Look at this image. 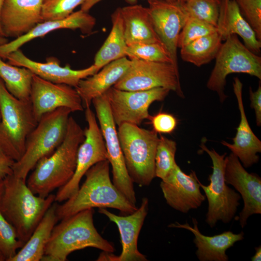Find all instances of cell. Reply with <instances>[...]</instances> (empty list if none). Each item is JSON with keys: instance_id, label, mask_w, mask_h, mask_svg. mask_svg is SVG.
Masks as SVG:
<instances>
[{"instance_id": "22", "label": "cell", "mask_w": 261, "mask_h": 261, "mask_svg": "<svg viewBox=\"0 0 261 261\" xmlns=\"http://www.w3.org/2000/svg\"><path fill=\"white\" fill-rule=\"evenodd\" d=\"M242 87L240 79L234 77L233 89L237 101L240 121L235 136L232 139L233 143L224 141L221 143L237 156L244 167L248 168L259 160L257 154L261 152V141L253 133L246 118L242 98Z\"/></svg>"}, {"instance_id": "44", "label": "cell", "mask_w": 261, "mask_h": 261, "mask_svg": "<svg viewBox=\"0 0 261 261\" xmlns=\"http://www.w3.org/2000/svg\"><path fill=\"white\" fill-rule=\"evenodd\" d=\"M8 41L6 38L4 37H0V45L7 43Z\"/></svg>"}, {"instance_id": "3", "label": "cell", "mask_w": 261, "mask_h": 261, "mask_svg": "<svg viewBox=\"0 0 261 261\" xmlns=\"http://www.w3.org/2000/svg\"><path fill=\"white\" fill-rule=\"evenodd\" d=\"M93 208L81 211L56 225L45 246L43 261H65L72 252L87 247L113 253L114 245L98 232L93 222Z\"/></svg>"}, {"instance_id": "26", "label": "cell", "mask_w": 261, "mask_h": 261, "mask_svg": "<svg viewBox=\"0 0 261 261\" xmlns=\"http://www.w3.org/2000/svg\"><path fill=\"white\" fill-rule=\"evenodd\" d=\"M120 8L127 46L139 43H162L154 30L147 7L132 5Z\"/></svg>"}, {"instance_id": "7", "label": "cell", "mask_w": 261, "mask_h": 261, "mask_svg": "<svg viewBox=\"0 0 261 261\" xmlns=\"http://www.w3.org/2000/svg\"><path fill=\"white\" fill-rule=\"evenodd\" d=\"M0 145L15 161L24 153L27 138L38 123L30 101L19 100L0 78Z\"/></svg>"}, {"instance_id": "9", "label": "cell", "mask_w": 261, "mask_h": 261, "mask_svg": "<svg viewBox=\"0 0 261 261\" xmlns=\"http://www.w3.org/2000/svg\"><path fill=\"white\" fill-rule=\"evenodd\" d=\"M215 59L207 87L218 94L221 102L227 97L225 87L229 74L244 73L261 79V57L248 49L236 34L224 40Z\"/></svg>"}, {"instance_id": "2", "label": "cell", "mask_w": 261, "mask_h": 261, "mask_svg": "<svg viewBox=\"0 0 261 261\" xmlns=\"http://www.w3.org/2000/svg\"><path fill=\"white\" fill-rule=\"evenodd\" d=\"M109 166L106 160L88 169L85 175V182L77 192L63 204L57 205L58 219L95 207L116 209L123 216L137 209L136 206L129 202L114 185L110 177Z\"/></svg>"}, {"instance_id": "42", "label": "cell", "mask_w": 261, "mask_h": 261, "mask_svg": "<svg viewBox=\"0 0 261 261\" xmlns=\"http://www.w3.org/2000/svg\"><path fill=\"white\" fill-rule=\"evenodd\" d=\"M255 253L251 257L252 261H260L261 260V246L255 247Z\"/></svg>"}, {"instance_id": "38", "label": "cell", "mask_w": 261, "mask_h": 261, "mask_svg": "<svg viewBox=\"0 0 261 261\" xmlns=\"http://www.w3.org/2000/svg\"><path fill=\"white\" fill-rule=\"evenodd\" d=\"M153 130L160 133H171L177 125L176 118L172 114L160 112L154 116H149L148 119Z\"/></svg>"}, {"instance_id": "31", "label": "cell", "mask_w": 261, "mask_h": 261, "mask_svg": "<svg viewBox=\"0 0 261 261\" xmlns=\"http://www.w3.org/2000/svg\"><path fill=\"white\" fill-rule=\"evenodd\" d=\"M180 3L188 17L198 19L217 28L221 0H187Z\"/></svg>"}, {"instance_id": "13", "label": "cell", "mask_w": 261, "mask_h": 261, "mask_svg": "<svg viewBox=\"0 0 261 261\" xmlns=\"http://www.w3.org/2000/svg\"><path fill=\"white\" fill-rule=\"evenodd\" d=\"M171 90L164 87L126 91L112 87L105 92L114 121L139 126L150 115L148 108L154 102L162 101Z\"/></svg>"}, {"instance_id": "18", "label": "cell", "mask_w": 261, "mask_h": 261, "mask_svg": "<svg viewBox=\"0 0 261 261\" xmlns=\"http://www.w3.org/2000/svg\"><path fill=\"white\" fill-rule=\"evenodd\" d=\"M166 203L183 213L199 208L206 199L194 171L185 174L176 164L160 183Z\"/></svg>"}, {"instance_id": "5", "label": "cell", "mask_w": 261, "mask_h": 261, "mask_svg": "<svg viewBox=\"0 0 261 261\" xmlns=\"http://www.w3.org/2000/svg\"><path fill=\"white\" fill-rule=\"evenodd\" d=\"M72 111L60 107L44 114L28 136L25 152L13 166V174L26 180L29 172L42 158L51 154L66 135Z\"/></svg>"}, {"instance_id": "46", "label": "cell", "mask_w": 261, "mask_h": 261, "mask_svg": "<svg viewBox=\"0 0 261 261\" xmlns=\"http://www.w3.org/2000/svg\"><path fill=\"white\" fill-rule=\"evenodd\" d=\"M5 261V259L3 257V256L0 253V261Z\"/></svg>"}, {"instance_id": "25", "label": "cell", "mask_w": 261, "mask_h": 261, "mask_svg": "<svg viewBox=\"0 0 261 261\" xmlns=\"http://www.w3.org/2000/svg\"><path fill=\"white\" fill-rule=\"evenodd\" d=\"M130 64L126 57L113 61L103 66L101 71L81 79L76 90L84 107L90 106L92 100L103 94L125 74Z\"/></svg>"}, {"instance_id": "35", "label": "cell", "mask_w": 261, "mask_h": 261, "mask_svg": "<svg viewBox=\"0 0 261 261\" xmlns=\"http://www.w3.org/2000/svg\"><path fill=\"white\" fill-rule=\"evenodd\" d=\"M84 0H43V21L64 19L73 12Z\"/></svg>"}, {"instance_id": "21", "label": "cell", "mask_w": 261, "mask_h": 261, "mask_svg": "<svg viewBox=\"0 0 261 261\" xmlns=\"http://www.w3.org/2000/svg\"><path fill=\"white\" fill-rule=\"evenodd\" d=\"M96 24L94 17L81 9L60 20L43 21L26 34L0 45V58L4 59L8 54L18 49L35 38L44 37L59 29H79L83 34H90Z\"/></svg>"}, {"instance_id": "37", "label": "cell", "mask_w": 261, "mask_h": 261, "mask_svg": "<svg viewBox=\"0 0 261 261\" xmlns=\"http://www.w3.org/2000/svg\"><path fill=\"white\" fill-rule=\"evenodd\" d=\"M240 11L261 41V0H235Z\"/></svg>"}, {"instance_id": "12", "label": "cell", "mask_w": 261, "mask_h": 261, "mask_svg": "<svg viewBox=\"0 0 261 261\" xmlns=\"http://www.w3.org/2000/svg\"><path fill=\"white\" fill-rule=\"evenodd\" d=\"M87 127L84 130L85 139L79 145L77 155L76 167L73 175L55 195V202L65 201L78 190L80 182L86 172L97 163L107 160L104 140L90 106L85 108Z\"/></svg>"}, {"instance_id": "29", "label": "cell", "mask_w": 261, "mask_h": 261, "mask_svg": "<svg viewBox=\"0 0 261 261\" xmlns=\"http://www.w3.org/2000/svg\"><path fill=\"white\" fill-rule=\"evenodd\" d=\"M217 32L200 38L180 48V57L184 61L200 67L215 58L222 45Z\"/></svg>"}, {"instance_id": "23", "label": "cell", "mask_w": 261, "mask_h": 261, "mask_svg": "<svg viewBox=\"0 0 261 261\" xmlns=\"http://www.w3.org/2000/svg\"><path fill=\"white\" fill-rule=\"evenodd\" d=\"M193 227L188 223L180 224L175 222L170 224V228H182L190 231L194 235L193 242L197 249L196 255L200 261H228L226 250L234 244L244 239L243 232L236 234L228 231L213 236L204 235L198 228L197 220L192 218Z\"/></svg>"}, {"instance_id": "8", "label": "cell", "mask_w": 261, "mask_h": 261, "mask_svg": "<svg viewBox=\"0 0 261 261\" xmlns=\"http://www.w3.org/2000/svg\"><path fill=\"white\" fill-rule=\"evenodd\" d=\"M200 146L209 156L213 164L212 173L209 175L210 184L204 185L199 180V183L204 191L208 202L205 221L211 228H213L218 221L228 223L232 220L240 205L239 201L241 197L226 183V153L220 155L214 149H208L203 141Z\"/></svg>"}, {"instance_id": "33", "label": "cell", "mask_w": 261, "mask_h": 261, "mask_svg": "<svg viewBox=\"0 0 261 261\" xmlns=\"http://www.w3.org/2000/svg\"><path fill=\"white\" fill-rule=\"evenodd\" d=\"M127 56L130 59H138L172 64L166 47L160 43H139L127 46Z\"/></svg>"}, {"instance_id": "43", "label": "cell", "mask_w": 261, "mask_h": 261, "mask_svg": "<svg viewBox=\"0 0 261 261\" xmlns=\"http://www.w3.org/2000/svg\"><path fill=\"white\" fill-rule=\"evenodd\" d=\"M4 189V181L3 180H0V201Z\"/></svg>"}, {"instance_id": "24", "label": "cell", "mask_w": 261, "mask_h": 261, "mask_svg": "<svg viewBox=\"0 0 261 261\" xmlns=\"http://www.w3.org/2000/svg\"><path fill=\"white\" fill-rule=\"evenodd\" d=\"M217 30L222 41L236 34L252 52L258 55L260 53L261 42L242 15L235 0H221Z\"/></svg>"}, {"instance_id": "15", "label": "cell", "mask_w": 261, "mask_h": 261, "mask_svg": "<svg viewBox=\"0 0 261 261\" xmlns=\"http://www.w3.org/2000/svg\"><path fill=\"white\" fill-rule=\"evenodd\" d=\"M148 10L154 30L166 47L172 63L179 72L177 40L188 16L181 4L177 1L147 0Z\"/></svg>"}, {"instance_id": "16", "label": "cell", "mask_w": 261, "mask_h": 261, "mask_svg": "<svg viewBox=\"0 0 261 261\" xmlns=\"http://www.w3.org/2000/svg\"><path fill=\"white\" fill-rule=\"evenodd\" d=\"M30 101L34 116L38 122L41 117L60 107L72 112L83 111L82 99L75 88L65 84L54 83L33 74Z\"/></svg>"}, {"instance_id": "34", "label": "cell", "mask_w": 261, "mask_h": 261, "mask_svg": "<svg viewBox=\"0 0 261 261\" xmlns=\"http://www.w3.org/2000/svg\"><path fill=\"white\" fill-rule=\"evenodd\" d=\"M24 245L18 239L14 227L0 212V253L5 261H9Z\"/></svg>"}, {"instance_id": "48", "label": "cell", "mask_w": 261, "mask_h": 261, "mask_svg": "<svg viewBox=\"0 0 261 261\" xmlns=\"http://www.w3.org/2000/svg\"><path fill=\"white\" fill-rule=\"evenodd\" d=\"M1 122V114H0V124Z\"/></svg>"}, {"instance_id": "20", "label": "cell", "mask_w": 261, "mask_h": 261, "mask_svg": "<svg viewBox=\"0 0 261 261\" xmlns=\"http://www.w3.org/2000/svg\"><path fill=\"white\" fill-rule=\"evenodd\" d=\"M43 0H5L0 24L4 37H21L43 21Z\"/></svg>"}, {"instance_id": "47", "label": "cell", "mask_w": 261, "mask_h": 261, "mask_svg": "<svg viewBox=\"0 0 261 261\" xmlns=\"http://www.w3.org/2000/svg\"><path fill=\"white\" fill-rule=\"evenodd\" d=\"M176 0V1L178 2H183L186 1L187 0Z\"/></svg>"}, {"instance_id": "27", "label": "cell", "mask_w": 261, "mask_h": 261, "mask_svg": "<svg viewBox=\"0 0 261 261\" xmlns=\"http://www.w3.org/2000/svg\"><path fill=\"white\" fill-rule=\"evenodd\" d=\"M57 207V203H53L28 240L9 261H41L52 230L59 220L56 213Z\"/></svg>"}, {"instance_id": "28", "label": "cell", "mask_w": 261, "mask_h": 261, "mask_svg": "<svg viewBox=\"0 0 261 261\" xmlns=\"http://www.w3.org/2000/svg\"><path fill=\"white\" fill-rule=\"evenodd\" d=\"M111 20V30L94 58L93 64L99 70L110 62L126 57L127 45L120 7L113 13Z\"/></svg>"}, {"instance_id": "41", "label": "cell", "mask_w": 261, "mask_h": 261, "mask_svg": "<svg viewBox=\"0 0 261 261\" xmlns=\"http://www.w3.org/2000/svg\"><path fill=\"white\" fill-rule=\"evenodd\" d=\"M102 0H84L81 5V10L88 12V11L96 4ZM130 3H134L137 0H127ZM171 2H176V0H165Z\"/></svg>"}, {"instance_id": "19", "label": "cell", "mask_w": 261, "mask_h": 261, "mask_svg": "<svg viewBox=\"0 0 261 261\" xmlns=\"http://www.w3.org/2000/svg\"><path fill=\"white\" fill-rule=\"evenodd\" d=\"M8 63L29 70L34 74L45 80L65 84L75 88L79 81L100 71L94 64L81 70H73L69 64L62 67L59 60L54 57L47 58L46 62H39L28 58L20 49L5 57Z\"/></svg>"}, {"instance_id": "11", "label": "cell", "mask_w": 261, "mask_h": 261, "mask_svg": "<svg viewBox=\"0 0 261 261\" xmlns=\"http://www.w3.org/2000/svg\"><path fill=\"white\" fill-rule=\"evenodd\" d=\"M130 60V65L122 77L113 86L126 91L148 90L164 87L173 91L181 98V89L178 72L171 63Z\"/></svg>"}, {"instance_id": "4", "label": "cell", "mask_w": 261, "mask_h": 261, "mask_svg": "<svg viewBox=\"0 0 261 261\" xmlns=\"http://www.w3.org/2000/svg\"><path fill=\"white\" fill-rule=\"evenodd\" d=\"M3 181L0 212L14 227L18 239L25 244L55 202V195L50 194L45 198L36 195L28 187L26 180L13 174Z\"/></svg>"}, {"instance_id": "6", "label": "cell", "mask_w": 261, "mask_h": 261, "mask_svg": "<svg viewBox=\"0 0 261 261\" xmlns=\"http://www.w3.org/2000/svg\"><path fill=\"white\" fill-rule=\"evenodd\" d=\"M117 134L131 179L141 187L148 186L156 177L158 133L138 125L123 123L118 126Z\"/></svg>"}, {"instance_id": "30", "label": "cell", "mask_w": 261, "mask_h": 261, "mask_svg": "<svg viewBox=\"0 0 261 261\" xmlns=\"http://www.w3.org/2000/svg\"><path fill=\"white\" fill-rule=\"evenodd\" d=\"M33 74L28 69L5 62L0 58V78L7 90L16 98L30 100Z\"/></svg>"}, {"instance_id": "40", "label": "cell", "mask_w": 261, "mask_h": 261, "mask_svg": "<svg viewBox=\"0 0 261 261\" xmlns=\"http://www.w3.org/2000/svg\"><path fill=\"white\" fill-rule=\"evenodd\" d=\"M14 162L0 145V180L13 174V166Z\"/></svg>"}, {"instance_id": "36", "label": "cell", "mask_w": 261, "mask_h": 261, "mask_svg": "<svg viewBox=\"0 0 261 261\" xmlns=\"http://www.w3.org/2000/svg\"><path fill=\"white\" fill-rule=\"evenodd\" d=\"M217 28L198 19L188 17L178 38L177 47L181 48L204 36L217 31Z\"/></svg>"}, {"instance_id": "14", "label": "cell", "mask_w": 261, "mask_h": 261, "mask_svg": "<svg viewBox=\"0 0 261 261\" xmlns=\"http://www.w3.org/2000/svg\"><path fill=\"white\" fill-rule=\"evenodd\" d=\"M148 198L144 197L140 207L133 213L125 216L116 215L104 208H99V213L105 215L117 226L120 233L122 251L119 256L102 251L97 261H147L146 256L139 251L137 244L139 233L148 214Z\"/></svg>"}, {"instance_id": "17", "label": "cell", "mask_w": 261, "mask_h": 261, "mask_svg": "<svg viewBox=\"0 0 261 261\" xmlns=\"http://www.w3.org/2000/svg\"><path fill=\"white\" fill-rule=\"evenodd\" d=\"M225 179L243 199L244 206L237 219L243 228L250 216L261 214V178L247 172L237 156L231 153L225 157Z\"/></svg>"}, {"instance_id": "39", "label": "cell", "mask_w": 261, "mask_h": 261, "mask_svg": "<svg viewBox=\"0 0 261 261\" xmlns=\"http://www.w3.org/2000/svg\"><path fill=\"white\" fill-rule=\"evenodd\" d=\"M249 97L250 107L255 111L256 121L258 127L261 126V81L259 84L258 89L253 91L251 87H249Z\"/></svg>"}, {"instance_id": "45", "label": "cell", "mask_w": 261, "mask_h": 261, "mask_svg": "<svg viewBox=\"0 0 261 261\" xmlns=\"http://www.w3.org/2000/svg\"><path fill=\"white\" fill-rule=\"evenodd\" d=\"M5 0H0V12L2 8V6L3 5V2ZM0 37H3L2 32L1 31V27H0Z\"/></svg>"}, {"instance_id": "1", "label": "cell", "mask_w": 261, "mask_h": 261, "mask_svg": "<svg viewBox=\"0 0 261 261\" xmlns=\"http://www.w3.org/2000/svg\"><path fill=\"white\" fill-rule=\"evenodd\" d=\"M84 139V130L70 116L63 142L51 154L37 163L27 180V184L34 194L45 198L70 180L75 171L79 146Z\"/></svg>"}, {"instance_id": "10", "label": "cell", "mask_w": 261, "mask_h": 261, "mask_svg": "<svg viewBox=\"0 0 261 261\" xmlns=\"http://www.w3.org/2000/svg\"><path fill=\"white\" fill-rule=\"evenodd\" d=\"M92 103L104 140L107 160L112 166V182L129 202L136 205V198L133 182L126 166L116 124L105 93L94 98Z\"/></svg>"}, {"instance_id": "32", "label": "cell", "mask_w": 261, "mask_h": 261, "mask_svg": "<svg viewBox=\"0 0 261 261\" xmlns=\"http://www.w3.org/2000/svg\"><path fill=\"white\" fill-rule=\"evenodd\" d=\"M176 151V142L160 134L155 155L156 177L163 179L174 168Z\"/></svg>"}]
</instances>
